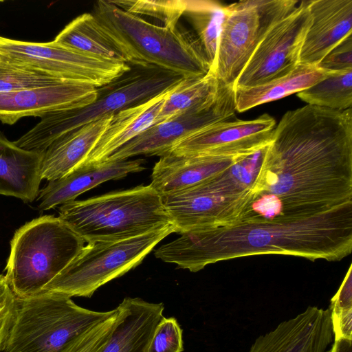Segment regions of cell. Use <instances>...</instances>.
Returning a JSON list of instances; mask_svg holds the SVG:
<instances>
[{"mask_svg":"<svg viewBox=\"0 0 352 352\" xmlns=\"http://www.w3.org/2000/svg\"><path fill=\"white\" fill-rule=\"evenodd\" d=\"M352 204V109L307 104L276 124L247 214L306 217Z\"/></svg>","mask_w":352,"mask_h":352,"instance_id":"1","label":"cell"},{"mask_svg":"<svg viewBox=\"0 0 352 352\" xmlns=\"http://www.w3.org/2000/svg\"><path fill=\"white\" fill-rule=\"evenodd\" d=\"M352 251V204L306 217L243 218L192 230L154 252L156 258L197 272L219 261L284 254L338 261Z\"/></svg>","mask_w":352,"mask_h":352,"instance_id":"2","label":"cell"},{"mask_svg":"<svg viewBox=\"0 0 352 352\" xmlns=\"http://www.w3.org/2000/svg\"><path fill=\"white\" fill-rule=\"evenodd\" d=\"M91 14L128 64L160 69L183 78L202 77L210 70L197 36L179 25L151 23L111 0L98 1Z\"/></svg>","mask_w":352,"mask_h":352,"instance_id":"3","label":"cell"},{"mask_svg":"<svg viewBox=\"0 0 352 352\" xmlns=\"http://www.w3.org/2000/svg\"><path fill=\"white\" fill-rule=\"evenodd\" d=\"M58 217L87 243L125 240L171 224L150 185L65 203Z\"/></svg>","mask_w":352,"mask_h":352,"instance_id":"4","label":"cell"},{"mask_svg":"<svg viewBox=\"0 0 352 352\" xmlns=\"http://www.w3.org/2000/svg\"><path fill=\"white\" fill-rule=\"evenodd\" d=\"M59 217L44 215L19 228L10 242L6 278L16 297L43 292L85 246Z\"/></svg>","mask_w":352,"mask_h":352,"instance_id":"5","label":"cell"},{"mask_svg":"<svg viewBox=\"0 0 352 352\" xmlns=\"http://www.w3.org/2000/svg\"><path fill=\"white\" fill-rule=\"evenodd\" d=\"M116 311L88 309L70 297L45 291L16 296L14 320L3 352H63Z\"/></svg>","mask_w":352,"mask_h":352,"instance_id":"6","label":"cell"},{"mask_svg":"<svg viewBox=\"0 0 352 352\" xmlns=\"http://www.w3.org/2000/svg\"><path fill=\"white\" fill-rule=\"evenodd\" d=\"M120 78L119 83L104 93L98 90L97 99L88 106L43 116L38 123L14 142L25 150L43 152L57 138L156 96L175 85L183 78L157 68H141L140 72Z\"/></svg>","mask_w":352,"mask_h":352,"instance_id":"7","label":"cell"},{"mask_svg":"<svg viewBox=\"0 0 352 352\" xmlns=\"http://www.w3.org/2000/svg\"><path fill=\"white\" fill-rule=\"evenodd\" d=\"M173 232L175 228L168 224L125 240L88 243L43 291L70 298H90L100 287L137 267Z\"/></svg>","mask_w":352,"mask_h":352,"instance_id":"8","label":"cell"},{"mask_svg":"<svg viewBox=\"0 0 352 352\" xmlns=\"http://www.w3.org/2000/svg\"><path fill=\"white\" fill-rule=\"evenodd\" d=\"M298 3L296 0H245L226 6L210 70L220 84L234 87L267 31Z\"/></svg>","mask_w":352,"mask_h":352,"instance_id":"9","label":"cell"},{"mask_svg":"<svg viewBox=\"0 0 352 352\" xmlns=\"http://www.w3.org/2000/svg\"><path fill=\"white\" fill-rule=\"evenodd\" d=\"M0 60L96 88L115 82L131 70L129 64L125 62L80 52L54 41L32 43L1 36Z\"/></svg>","mask_w":352,"mask_h":352,"instance_id":"10","label":"cell"},{"mask_svg":"<svg viewBox=\"0 0 352 352\" xmlns=\"http://www.w3.org/2000/svg\"><path fill=\"white\" fill-rule=\"evenodd\" d=\"M308 3L301 1L267 31L236 80L234 89L270 82L287 76L298 66L311 19Z\"/></svg>","mask_w":352,"mask_h":352,"instance_id":"11","label":"cell"},{"mask_svg":"<svg viewBox=\"0 0 352 352\" xmlns=\"http://www.w3.org/2000/svg\"><path fill=\"white\" fill-rule=\"evenodd\" d=\"M235 111L234 87L219 83L217 94L211 102L152 125L113 152L105 161L125 160L140 155L161 157L189 135L234 117Z\"/></svg>","mask_w":352,"mask_h":352,"instance_id":"12","label":"cell"},{"mask_svg":"<svg viewBox=\"0 0 352 352\" xmlns=\"http://www.w3.org/2000/svg\"><path fill=\"white\" fill-rule=\"evenodd\" d=\"M161 197L170 223L179 234L232 224L243 216L250 204L230 194L222 186L217 175Z\"/></svg>","mask_w":352,"mask_h":352,"instance_id":"13","label":"cell"},{"mask_svg":"<svg viewBox=\"0 0 352 352\" xmlns=\"http://www.w3.org/2000/svg\"><path fill=\"white\" fill-rule=\"evenodd\" d=\"M275 126V120L267 113L249 120L234 116L189 135L177 143L169 153L243 155L268 144Z\"/></svg>","mask_w":352,"mask_h":352,"instance_id":"14","label":"cell"},{"mask_svg":"<svg viewBox=\"0 0 352 352\" xmlns=\"http://www.w3.org/2000/svg\"><path fill=\"white\" fill-rule=\"evenodd\" d=\"M96 87L73 81L55 85L0 92V122L13 124L25 117H42L59 111L76 110L93 103Z\"/></svg>","mask_w":352,"mask_h":352,"instance_id":"15","label":"cell"},{"mask_svg":"<svg viewBox=\"0 0 352 352\" xmlns=\"http://www.w3.org/2000/svg\"><path fill=\"white\" fill-rule=\"evenodd\" d=\"M333 338L330 309L309 306L258 336L249 352H326Z\"/></svg>","mask_w":352,"mask_h":352,"instance_id":"16","label":"cell"},{"mask_svg":"<svg viewBox=\"0 0 352 352\" xmlns=\"http://www.w3.org/2000/svg\"><path fill=\"white\" fill-rule=\"evenodd\" d=\"M310 23L302 44L299 63L318 66L352 33V0L309 1Z\"/></svg>","mask_w":352,"mask_h":352,"instance_id":"17","label":"cell"},{"mask_svg":"<svg viewBox=\"0 0 352 352\" xmlns=\"http://www.w3.org/2000/svg\"><path fill=\"white\" fill-rule=\"evenodd\" d=\"M145 160L104 161L100 163L82 164L65 175L49 181L39 190L37 201L41 211L74 201L80 194L109 180L124 178L130 173L145 170Z\"/></svg>","mask_w":352,"mask_h":352,"instance_id":"18","label":"cell"},{"mask_svg":"<svg viewBox=\"0 0 352 352\" xmlns=\"http://www.w3.org/2000/svg\"><path fill=\"white\" fill-rule=\"evenodd\" d=\"M237 156L168 153L155 163L149 185L161 196L179 191L223 172Z\"/></svg>","mask_w":352,"mask_h":352,"instance_id":"19","label":"cell"},{"mask_svg":"<svg viewBox=\"0 0 352 352\" xmlns=\"http://www.w3.org/2000/svg\"><path fill=\"white\" fill-rule=\"evenodd\" d=\"M116 309V324L101 352H147L164 304L126 297Z\"/></svg>","mask_w":352,"mask_h":352,"instance_id":"20","label":"cell"},{"mask_svg":"<svg viewBox=\"0 0 352 352\" xmlns=\"http://www.w3.org/2000/svg\"><path fill=\"white\" fill-rule=\"evenodd\" d=\"M175 85L113 114L107 129L82 164L105 161L113 152L153 125L165 99Z\"/></svg>","mask_w":352,"mask_h":352,"instance_id":"21","label":"cell"},{"mask_svg":"<svg viewBox=\"0 0 352 352\" xmlns=\"http://www.w3.org/2000/svg\"><path fill=\"white\" fill-rule=\"evenodd\" d=\"M113 114L85 124L55 140L43 151L41 179H57L81 165L109 124Z\"/></svg>","mask_w":352,"mask_h":352,"instance_id":"22","label":"cell"},{"mask_svg":"<svg viewBox=\"0 0 352 352\" xmlns=\"http://www.w3.org/2000/svg\"><path fill=\"white\" fill-rule=\"evenodd\" d=\"M43 152L23 149L0 134V194L32 202L42 180Z\"/></svg>","mask_w":352,"mask_h":352,"instance_id":"23","label":"cell"},{"mask_svg":"<svg viewBox=\"0 0 352 352\" xmlns=\"http://www.w3.org/2000/svg\"><path fill=\"white\" fill-rule=\"evenodd\" d=\"M329 73L318 66L299 63L290 74L280 78L253 87L234 89L236 111L244 112L297 94L324 78Z\"/></svg>","mask_w":352,"mask_h":352,"instance_id":"24","label":"cell"},{"mask_svg":"<svg viewBox=\"0 0 352 352\" xmlns=\"http://www.w3.org/2000/svg\"><path fill=\"white\" fill-rule=\"evenodd\" d=\"M54 41L80 52L126 63L117 45L91 13H85L75 18Z\"/></svg>","mask_w":352,"mask_h":352,"instance_id":"25","label":"cell"},{"mask_svg":"<svg viewBox=\"0 0 352 352\" xmlns=\"http://www.w3.org/2000/svg\"><path fill=\"white\" fill-rule=\"evenodd\" d=\"M219 87L211 72L202 77L182 78L165 99L154 124L206 105L215 98Z\"/></svg>","mask_w":352,"mask_h":352,"instance_id":"26","label":"cell"},{"mask_svg":"<svg viewBox=\"0 0 352 352\" xmlns=\"http://www.w3.org/2000/svg\"><path fill=\"white\" fill-rule=\"evenodd\" d=\"M225 7L219 2L206 0L186 1L183 16L190 23L210 64L213 65Z\"/></svg>","mask_w":352,"mask_h":352,"instance_id":"27","label":"cell"},{"mask_svg":"<svg viewBox=\"0 0 352 352\" xmlns=\"http://www.w3.org/2000/svg\"><path fill=\"white\" fill-rule=\"evenodd\" d=\"M307 104L346 110L352 104V70L329 72L321 80L298 93Z\"/></svg>","mask_w":352,"mask_h":352,"instance_id":"28","label":"cell"},{"mask_svg":"<svg viewBox=\"0 0 352 352\" xmlns=\"http://www.w3.org/2000/svg\"><path fill=\"white\" fill-rule=\"evenodd\" d=\"M65 81L67 80L0 60V92L52 86Z\"/></svg>","mask_w":352,"mask_h":352,"instance_id":"29","label":"cell"},{"mask_svg":"<svg viewBox=\"0 0 352 352\" xmlns=\"http://www.w3.org/2000/svg\"><path fill=\"white\" fill-rule=\"evenodd\" d=\"M113 4L131 14L147 16L162 22L164 25L177 26L183 16L186 1L129 0L111 1Z\"/></svg>","mask_w":352,"mask_h":352,"instance_id":"30","label":"cell"},{"mask_svg":"<svg viewBox=\"0 0 352 352\" xmlns=\"http://www.w3.org/2000/svg\"><path fill=\"white\" fill-rule=\"evenodd\" d=\"M182 329L175 318H163L159 322L147 352H182Z\"/></svg>","mask_w":352,"mask_h":352,"instance_id":"31","label":"cell"},{"mask_svg":"<svg viewBox=\"0 0 352 352\" xmlns=\"http://www.w3.org/2000/svg\"><path fill=\"white\" fill-rule=\"evenodd\" d=\"M117 316L116 309L115 314L82 334L63 352H101L111 335Z\"/></svg>","mask_w":352,"mask_h":352,"instance_id":"32","label":"cell"},{"mask_svg":"<svg viewBox=\"0 0 352 352\" xmlns=\"http://www.w3.org/2000/svg\"><path fill=\"white\" fill-rule=\"evenodd\" d=\"M16 312V296L6 276L0 274V352H3L13 324Z\"/></svg>","mask_w":352,"mask_h":352,"instance_id":"33","label":"cell"},{"mask_svg":"<svg viewBox=\"0 0 352 352\" xmlns=\"http://www.w3.org/2000/svg\"><path fill=\"white\" fill-rule=\"evenodd\" d=\"M327 72L352 70V36L350 35L333 49L318 65Z\"/></svg>","mask_w":352,"mask_h":352,"instance_id":"34","label":"cell"},{"mask_svg":"<svg viewBox=\"0 0 352 352\" xmlns=\"http://www.w3.org/2000/svg\"><path fill=\"white\" fill-rule=\"evenodd\" d=\"M329 309L334 340H352V304L331 302Z\"/></svg>","mask_w":352,"mask_h":352,"instance_id":"35","label":"cell"},{"mask_svg":"<svg viewBox=\"0 0 352 352\" xmlns=\"http://www.w3.org/2000/svg\"><path fill=\"white\" fill-rule=\"evenodd\" d=\"M329 352H352V340L346 338L334 340Z\"/></svg>","mask_w":352,"mask_h":352,"instance_id":"36","label":"cell"},{"mask_svg":"<svg viewBox=\"0 0 352 352\" xmlns=\"http://www.w3.org/2000/svg\"><path fill=\"white\" fill-rule=\"evenodd\" d=\"M3 1L2 0H0V2H2Z\"/></svg>","mask_w":352,"mask_h":352,"instance_id":"37","label":"cell"}]
</instances>
